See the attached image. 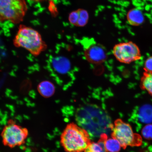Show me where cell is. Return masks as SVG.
I'll use <instances>...</instances> for the list:
<instances>
[{
  "instance_id": "6da1fadb",
  "label": "cell",
  "mask_w": 152,
  "mask_h": 152,
  "mask_svg": "<svg viewBox=\"0 0 152 152\" xmlns=\"http://www.w3.org/2000/svg\"><path fill=\"white\" fill-rule=\"evenodd\" d=\"M91 142L88 132L74 123L66 125L60 137L61 144L66 152H83Z\"/></svg>"
},
{
  "instance_id": "7a4b0ae2",
  "label": "cell",
  "mask_w": 152,
  "mask_h": 152,
  "mask_svg": "<svg viewBox=\"0 0 152 152\" xmlns=\"http://www.w3.org/2000/svg\"><path fill=\"white\" fill-rule=\"evenodd\" d=\"M13 43L15 47L26 49L35 56H39L47 48L39 32L23 25L19 26Z\"/></svg>"
},
{
  "instance_id": "3957f363",
  "label": "cell",
  "mask_w": 152,
  "mask_h": 152,
  "mask_svg": "<svg viewBox=\"0 0 152 152\" xmlns=\"http://www.w3.org/2000/svg\"><path fill=\"white\" fill-rule=\"evenodd\" d=\"M111 136L119 142L124 149L128 146L138 147L142 142L141 136L134 133L131 125L120 119L116 120L114 122Z\"/></svg>"
},
{
  "instance_id": "277c9868",
  "label": "cell",
  "mask_w": 152,
  "mask_h": 152,
  "mask_svg": "<svg viewBox=\"0 0 152 152\" xmlns=\"http://www.w3.org/2000/svg\"><path fill=\"white\" fill-rule=\"evenodd\" d=\"M27 10L25 0H0V21L20 23L23 20Z\"/></svg>"
},
{
  "instance_id": "5b68a950",
  "label": "cell",
  "mask_w": 152,
  "mask_h": 152,
  "mask_svg": "<svg viewBox=\"0 0 152 152\" xmlns=\"http://www.w3.org/2000/svg\"><path fill=\"white\" fill-rule=\"evenodd\" d=\"M28 129L9 119L4 127L1 135L4 145L11 148L23 145L28 136Z\"/></svg>"
},
{
  "instance_id": "8992f818",
  "label": "cell",
  "mask_w": 152,
  "mask_h": 152,
  "mask_svg": "<svg viewBox=\"0 0 152 152\" xmlns=\"http://www.w3.org/2000/svg\"><path fill=\"white\" fill-rule=\"evenodd\" d=\"M85 58L92 63L100 64L107 58V52L103 45L93 38L85 37L81 41Z\"/></svg>"
},
{
  "instance_id": "52a82bcc",
  "label": "cell",
  "mask_w": 152,
  "mask_h": 152,
  "mask_svg": "<svg viewBox=\"0 0 152 152\" xmlns=\"http://www.w3.org/2000/svg\"><path fill=\"white\" fill-rule=\"evenodd\" d=\"M113 53L118 61L126 64L140 60L141 57L140 50L137 45L131 41L115 45L113 47Z\"/></svg>"
},
{
  "instance_id": "ba28073f",
  "label": "cell",
  "mask_w": 152,
  "mask_h": 152,
  "mask_svg": "<svg viewBox=\"0 0 152 152\" xmlns=\"http://www.w3.org/2000/svg\"><path fill=\"white\" fill-rule=\"evenodd\" d=\"M89 16L87 11L79 9L70 13L68 16L70 23L77 27H83L88 23Z\"/></svg>"
},
{
  "instance_id": "9c48e42d",
  "label": "cell",
  "mask_w": 152,
  "mask_h": 152,
  "mask_svg": "<svg viewBox=\"0 0 152 152\" xmlns=\"http://www.w3.org/2000/svg\"><path fill=\"white\" fill-rule=\"evenodd\" d=\"M127 21L131 26H138L143 23L144 17L142 11L137 8L131 9L127 13Z\"/></svg>"
},
{
  "instance_id": "30bf717a",
  "label": "cell",
  "mask_w": 152,
  "mask_h": 152,
  "mask_svg": "<svg viewBox=\"0 0 152 152\" xmlns=\"http://www.w3.org/2000/svg\"><path fill=\"white\" fill-rule=\"evenodd\" d=\"M37 90L41 96L46 98L52 96L56 91L54 85L49 81H42L38 85Z\"/></svg>"
},
{
  "instance_id": "8fae6325",
  "label": "cell",
  "mask_w": 152,
  "mask_h": 152,
  "mask_svg": "<svg viewBox=\"0 0 152 152\" xmlns=\"http://www.w3.org/2000/svg\"><path fill=\"white\" fill-rule=\"evenodd\" d=\"M107 138V134H102L98 142H91L84 152H107L105 147V142Z\"/></svg>"
},
{
  "instance_id": "7c38bea8",
  "label": "cell",
  "mask_w": 152,
  "mask_h": 152,
  "mask_svg": "<svg viewBox=\"0 0 152 152\" xmlns=\"http://www.w3.org/2000/svg\"><path fill=\"white\" fill-rule=\"evenodd\" d=\"M139 120L141 122L147 124L152 123V106L145 104L142 106L138 112Z\"/></svg>"
},
{
  "instance_id": "4fadbf2b",
  "label": "cell",
  "mask_w": 152,
  "mask_h": 152,
  "mask_svg": "<svg viewBox=\"0 0 152 152\" xmlns=\"http://www.w3.org/2000/svg\"><path fill=\"white\" fill-rule=\"evenodd\" d=\"M140 87L152 96V73L144 71L140 79Z\"/></svg>"
},
{
  "instance_id": "5bb4252c",
  "label": "cell",
  "mask_w": 152,
  "mask_h": 152,
  "mask_svg": "<svg viewBox=\"0 0 152 152\" xmlns=\"http://www.w3.org/2000/svg\"><path fill=\"white\" fill-rule=\"evenodd\" d=\"M105 147L107 152H119L121 148L120 144L117 140L108 138L105 142Z\"/></svg>"
},
{
  "instance_id": "9a60e30c",
  "label": "cell",
  "mask_w": 152,
  "mask_h": 152,
  "mask_svg": "<svg viewBox=\"0 0 152 152\" xmlns=\"http://www.w3.org/2000/svg\"><path fill=\"white\" fill-rule=\"evenodd\" d=\"M55 61V67L60 72H65L69 69L70 63L67 59L64 58H58Z\"/></svg>"
},
{
  "instance_id": "2e32d148",
  "label": "cell",
  "mask_w": 152,
  "mask_h": 152,
  "mask_svg": "<svg viewBox=\"0 0 152 152\" xmlns=\"http://www.w3.org/2000/svg\"><path fill=\"white\" fill-rule=\"evenodd\" d=\"M142 134L143 137L148 140H152V124L146 125L142 130Z\"/></svg>"
},
{
  "instance_id": "e0dca14e",
  "label": "cell",
  "mask_w": 152,
  "mask_h": 152,
  "mask_svg": "<svg viewBox=\"0 0 152 152\" xmlns=\"http://www.w3.org/2000/svg\"><path fill=\"white\" fill-rule=\"evenodd\" d=\"M144 71L152 73V56L148 58L144 63Z\"/></svg>"
},
{
  "instance_id": "ac0fdd59",
  "label": "cell",
  "mask_w": 152,
  "mask_h": 152,
  "mask_svg": "<svg viewBox=\"0 0 152 152\" xmlns=\"http://www.w3.org/2000/svg\"><path fill=\"white\" fill-rule=\"evenodd\" d=\"M30 1L36 2H41L45 1V0H30Z\"/></svg>"
}]
</instances>
